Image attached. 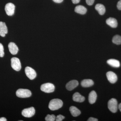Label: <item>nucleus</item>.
<instances>
[{
	"label": "nucleus",
	"instance_id": "f257e3e1",
	"mask_svg": "<svg viewBox=\"0 0 121 121\" xmlns=\"http://www.w3.org/2000/svg\"><path fill=\"white\" fill-rule=\"evenodd\" d=\"M63 105V103L62 100L58 99H55L50 101L48 108L52 111L57 110L61 108Z\"/></svg>",
	"mask_w": 121,
	"mask_h": 121
},
{
	"label": "nucleus",
	"instance_id": "f03ea898",
	"mask_svg": "<svg viewBox=\"0 0 121 121\" xmlns=\"http://www.w3.org/2000/svg\"><path fill=\"white\" fill-rule=\"evenodd\" d=\"M16 95L18 97L27 98L30 97L31 95V92L29 90L25 89H18L16 92Z\"/></svg>",
	"mask_w": 121,
	"mask_h": 121
},
{
	"label": "nucleus",
	"instance_id": "7ed1b4c3",
	"mask_svg": "<svg viewBox=\"0 0 121 121\" xmlns=\"http://www.w3.org/2000/svg\"><path fill=\"white\" fill-rule=\"evenodd\" d=\"M55 87L54 84L50 83H44L41 85V91L46 93H51L54 92Z\"/></svg>",
	"mask_w": 121,
	"mask_h": 121
},
{
	"label": "nucleus",
	"instance_id": "20e7f679",
	"mask_svg": "<svg viewBox=\"0 0 121 121\" xmlns=\"http://www.w3.org/2000/svg\"><path fill=\"white\" fill-rule=\"evenodd\" d=\"M108 108L113 113H116L117 110L118 103L117 99L114 98L110 99L108 102Z\"/></svg>",
	"mask_w": 121,
	"mask_h": 121
},
{
	"label": "nucleus",
	"instance_id": "39448f33",
	"mask_svg": "<svg viewBox=\"0 0 121 121\" xmlns=\"http://www.w3.org/2000/svg\"><path fill=\"white\" fill-rule=\"evenodd\" d=\"M11 66L16 71H19L21 68V63L19 59L16 57L12 58L11 59Z\"/></svg>",
	"mask_w": 121,
	"mask_h": 121
},
{
	"label": "nucleus",
	"instance_id": "423d86ee",
	"mask_svg": "<svg viewBox=\"0 0 121 121\" xmlns=\"http://www.w3.org/2000/svg\"><path fill=\"white\" fill-rule=\"evenodd\" d=\"M35 113V110L33 107L24 109L22 112V115L26 117H31L34 116Z\"/></svg>",
	"mask_w": 121,
	"mask_h": 121
},
{
	"label": "nucleus",
	"instance_id": "0eeeda50",
	"mask_svg": "<svg viewBox=\"0 0 121 121\" xmlns=\"http://www.w3.org/2000/svg\"><path fill=\"white\" fill-rule=\"evenodd\" d=\"M25 73L27 77L30 80L34 79L36 76V73L33 69L29 67H27L25 69Z\"/></svg>",
	"mask_w": 121,
	"mask_h": 121
},
{
	"label": "nucleus",
	"instance_id": "6e6552de",
	"mask_svg": "<svg viewBox=\"0 0 121 121\" xmlns=\"http://www.w3.org/2000/svg\"><path fill=\"white\" fill-rule=\"evenodd\" d=\"M15 7L12 3H9L6 4L5 7V10L7 15L12 16L14 14Z\"/></svg>",
	"mask_w": 121,
	"mask_h": 121
},
{
	"label": "nucleus",
	"instance_id": "1a4fd4ad",
	"mask_svg": "<svg viewBox=\"0 0 121 121\" xmlns=\"http://www.w3.org/2000/svg\"><path fill=\"white\" fill-rule=\"evenodd\" d=\"M106 76L108 81L111 83H115L117 80V75L113 72H108L107 73Z\"/></svg>",
	"mask_w": 121,
	"mask_h": 121
},
{
	"label": "nucleus",
	"instance_id": "9d476101",
	"mask_svg": "<svg viewBox=\"0 0 121 121\" xmlns=\"http://www.w3.org/2000/svg\"><path fill=\"white\" fill-rule=\"evenodd\" d=\"M78 82L77 80H71L66 85V88L68 91L73 90L78 85Z\"/></svg>",
	"mask_w": 121,
	"mask_h": 121
},
{
	"label": "nucleus",
	"instance_id": "9b49d317",
	"mask_svg": "<svg viewBox=\"0 0 121 121\" xmlns=\"http://www.w3.org/2000/svg\"><path fill=\"white\" fill-rule=\"evenodd\" d=\"M8 48L11 54L15 55L17 54L19 49L17 46L14 43L12 42L9 43V44Z\"/></svg>",
	"mask_w": 121,
	"mask_h": 121
},
{
	"label": "nucleus",
	"instance_id": "f8f14e48",
	"mask_svg": "<svg viewBox=\"0 0 121 121\" xmlns=\"http://www.w3.org/2000/svg\"><path fill=\"white\" fill-rule=\"evenodd\" d=\"M8 29L5 23L0 22V36L4 37L5 35L8 33Z\"/></svg>",
	"mask_w": 121,
	"mask_h": 121
},
{
	"label": "nucleus",
	"instance_id": "ddd939ff",
	"mask_svg": "<svg viewBox=\"0 0 121 121\" xmlns=\"http://www.w3.org/2000/svg\"><path fill=\"white\" fill-rule=\"evenodd\" d=\"M106 23L111 27L116 28L117 26V21L116 19L113 17H109L106 21Z\"/></svg>",
	"mask_w": 121,
	"mask_h": 121
},
{
	"label": "nucleus",
	"instance_id": "4468645a",
	"mask_svg": "<svg viewBox=\"0 0 121 121\" xmlns=\"http://www.w3.org/2000/svg\"><path fill=\"white\" fill-rule=\"evenodd\" d=\"M73 99L74 101L82 102L85 100V98L78 92L75 93L73 95Z\"/></svg>",
	"mask_w": 121,
	"mask_h": 121
},
{
	"label": "nucleus",
	"instance_id": "2eb2a0df",
	"mask_svg": "<svg viewBox=\"0 0 121 121\" xmlns=\"http://www.w3.org/2000/svg\"><path fill=\"white\" fill-rule=\"evenodd\" d=\"M97 95L95 91H93L91 92L89 95V101L91 104H94L97 99Z\"/></svg>",
	"mask_w": 121,
	"mask_h": 121
},
{
	"label": "nucleus",
	"instance_id": "dca6fc26",
	"mask_svg": "<svg viewBox=\"0 0 121 121\" xmlns=\"http://www.w3.org/2000/svg\"><path fill=\"white\" fill-rule=\"evenodd\" d=\"M75 12L76 13L82 15H84L86 13L87 9L85 7L82 5H78L75 7Z\"/></svg>",
	"mask_w": 121,
	"mask_h": 121
},
{
	"label": "nucleus",
	"instance_id": "f3484780",
	"mask_svg": "<svg viewBox=\"0 0 121 121\" xmlns=\"http://www.w3.org/2000/svg\"><path fill=\"white\" fill-rule=\"evenodd\" d=\"M72 115L74 117H77L81 114V112L78 108L74 106H71L69 109Z\"/></svg>",
	"mask_w": 121,
	"mask_h": 121
},
{
	"label": "nucleus",
	"instance_id": "a211bd4d",
	"mask_svg": "<svg viewBox=\"0 0 121 121\" xmlns=\"http://www.w3.org/2000/svg\"><path fill=\"white\" fill-rule=\"evenodd\" d=\"M95 8V9L98 12L99 15H103L105 13V8L104 5L101 4H96Z\"/></svg>",
	"mask_w": 121,
	"mask_h": 121
},
{
	"label": "nucleus",
	"instance_id": "6ab92c4d",
	"mask_svg": "<svg viewBox=\"0 0 121 121\" xmlns=\"http://www.w3.org/2000/svg\"><path fill=\"white\" fill-rule=\"evenodd\" d=\"M94 84V82L91 79H85L81 82V84L83 87H89L93 86Z\"/></svg>",
	"mask_w": 121,
	"mask_h": 121
},
{
	"label": "nucleus",
	"instance_id": "aec40b11",
	"mask_svg": "<svg viewBox=\"0 0 121 121\" xmlns=\"http://www.w3.org/2000/svg\"><path fill=\"white\" fill-rule=\"evenodd\" d=\"M107 63L113 67L118 68L120 66V62L118 60L114 59L108 60L107 61Z\"/></svg>",
	"mask_w": 121,
	"mask_h": 121
},
{
	"label": "nucleus",
	"instance_id": "412c9836",
	"mask_svg": "<svg viewBox=\"0 0 121 121\" xmlns=\"http://www.w3.org/2000/svg\"><path fill=\"white\" fill-rule=\"evenodd\" d=\"M112 42L113 43L119 45L121 44V36L119 35H116L113 37Z\"/></svg>",
	"mask_w": 121,
	"mask_h": 121
},
{
	"label": "nucleus",
	"instance_id": "4be33fe9",
	"mask_svg": "<svg viewBox=\"0 0 121 121\" xmlns=\"http://www.w3.org/2000/svg\"><path fill=\"white\" fill-rule=\"evenodd\" d=\"M56 118V117L54 115L48 114L45 117V120L47 121H54Z\"/></svg>",
	"mask_w": 121,
	"mask_h": 121
},
{
	"label": "nucleus",
	"instance_id": "5701e85b",
	"mask_svg": "<svg viewBox=\"0 0 121 121\" xmlns=\"http://www.w3.org/2000/svg\"><path fill=\"white\" fill-rule=\"evenodd\" d=\"M4 48L2 44L0 43V57H3L4 55Z\"/></svg>",
	"mask_w": 121,
	"mask_h": 121
},
{
	"label": "nucleus",
	"instance_id": "b1692460",
	"mask_svg": "<svg viewBox=\"0 0 121 121\" xmlns=\"http://www.w3.org/2000/svg\"><path fill=\"white\" fill-rule=\"evenodd\" d=\"M65 118V117L61 115H59L57 116L56 118V121H62Z\"/></svg>",
	"mask_w": 121,
	"mask_h": 121
},
{
	"label": "nucleus",
	"instance_id": "393cba45",
	"mask_svg": "<svg viewBox=\"0 0 121 121\" xmlns=\"http://www.w3.org/2000/svg\"><path fill=\"white\" fill-rule=\"evenodd\" d=\"M95 0H86V2L88 5H91L94 4Z\"/></svg>",
	"mask_w": 121,
	"mask_h": 121
},
{
	"label": "nucleus",
	"instance_id": "a878e982",
	"mask_svg": "<svg viewBox=\"0 0 121 121\" xmlns=\"http://www.w3.org/2000/svg\"><path fill=\"white\" fill-rule=\"evenodd\" d=\"M117 8L119 10H121V0H120L118 2L117 4Z\"/></svg>",
	"mask_w": 121,
	"mask_h": 121
},
{
	"label": "nucleus",
	"instance_id": "bb28decb",
	"mask_svg": "<svg viewBox=\"0 0 121 121\" xmlns=\"http://www.w3.org/2000/svg\"><path fill=\"white\" fill-rule=\"evenodd\" d=\"M88 121H97L98 120L97 118H94L91 117L89 118L87 120Z\"/></svg>",
	"mask_w": 121,
	"mask_h": 121
},
{
	"label": "nucleus",
	"instance_id": "cd10ccee",
	"mask_svg": "<svg viewBox=\"0 0 121 121\" xmlns=\"http://www.w3.org/2000/svg\"><path fill=\"white\" fill-rule=\"evenodd\" d=\"M71 0L74 4H78L80 1V0Z\"/></svg>",
	"mask_w": 121,
	"mask_h": 121
},
{
	"label": "nucleus",
	"instance_id": "c85d7f7f",
	"mask_svg": "<svg viewBox=\"0 0 121 121\" xmlns=\"http://www.w3.org/2000/svg\"><path fill=\"white\" fill-rule=\"evenodd\" d=\"M54 2L57 3H60L62 2L63 0H52Z\"/></svg>",
	"mask_w": 121,
	"mask_h": 121
},
{
	"label": "nucleus",
	"instance_id": "c756f323",
	"mask_svg": "<svg viewBox=\"0 0 121 121\" xmlns=\"http://www.w3.org/2000/svg\"><path fill=\"white\" fill-rule=\"evenodd\" d=\"M7 121V119L4 117H2L0 118V121Z\"/></svg>",
	"mask_w": 121,
	"mask_h": 121
},
{
	"label": "nucleus",
	"instance_id": "7c9ffc66",
	"mask_svg": "<svg viewBox=\"0 0 121 121\" xmlns=\"http://www.w3.org/2000/svg\"><path fill=\"white\" fill-rule=\"evenodd\" d=\"M118 108H119V110L121 112V103H120L118 105Z\"/></svg>",
	"mask_w": 121,
	"mask_h": 121
}]
</instances>
